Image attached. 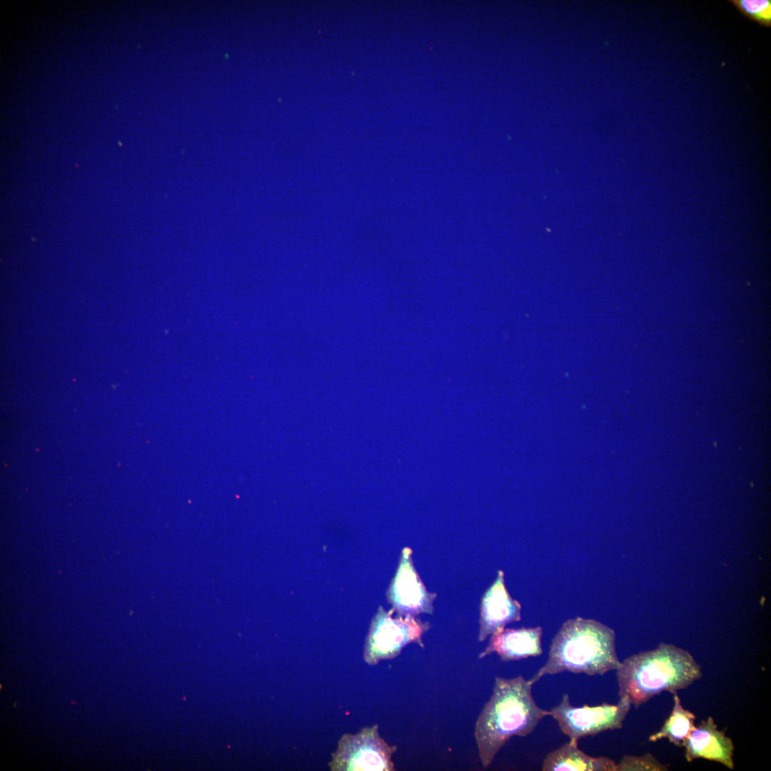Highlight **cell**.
Returning <instances> with one entry per match:
<instances>
[{"label":"cell","mask_w":771,"mask_h":771,"mask_svg":"<svg viewBox=\"0 0 771 771\" xmlns=\"http://www.w3.org/2000/svg\"><path fill=\"white\" fill-rule=\"evenodd\" d=\"M532 685L522 675L495 678L493 694L475 726L479 757L484 767L493 762L513 736L530 735L543 718L550 715L549 711L536 704Z\"/></svg>","instance_id":"1"},{"label":"cell","mask_w":771,"mask_h":771,"mask_svg":"<svg viewBox=\"0 0 771 771\" xmlns=\"http://www.w3.org/2000/svg\"><path fill=\"white\" fill-rule=\"evenodd\" d=\"M620 698L639 707L662 692L685 689L702 676L700 665L686 650L660 643L625 658L616 670Z\"/></svg>","instance_id":"2"},{"label":"cell","mask_w":771,"mask_h":771,"mask_svg":"<svg viewBox=\"0 0 771 771\" xmlns=\"http://www.w3.org/2000/svg\"><path fill=\"white\" fill-rule=\"evenodd\" d=\"M620 665L615 631L593 619L566 620L552 640L545 665L529 680L535 683L546 675L564 671L603 675Z\"/></svg>","instance_id":"3"},{"label":"cell","mask_w":771,"mask_h":771,"mask_svg":"<svg viewBox=\"0 0 771 771\" xmlns=\"http://www.w3.org/2000/svg\"><path fill=\"white\" fill-rule=\"evenodd\" d=\"M393 611L386 612L380 607L372 620L364 649V660L368 665L395 657L411 642L424 647L422 637L430 629V623L411 615L393 618Z\"/></svg>","instance_id":"4"},{"label":"cell","mask_w":771,"mask_h":771,"mask_svg":"<svg viewBox=\"0 0 771 771\" xmlns=\"http://www.w3.org/2000/svg\"><path fill=\"white\" fill-rule=\"evenodd\" d=\"M630 707L626 698H620L616 705L575 707L570 704L569 695L564 694L560 703L549 712L563 733L578 741L608 730L621 729Z\"/></svg>","instance_id":"5"},{"label":"cell","mask_w":771,"mask_h":771,"mask_svg":"<svg viewBox=\"0 0 771 771\" xmlns=\"http://www.w3.org/2000/svg\"><path fill=\"white\" fill-rule=\"evenodd\" d=\"M396 750L380 736L375 725L343 735L329 765L331 770H394L391 757Z\"/></svg>","instance_id":"6"},{"label":"cell","mask_w":771,"mask_h":771,"mask_svg":"<svg viewBox=\"0 0 771 771\" xmlns=\"http://www.w3.org/2000/svg\"><path fill=\"white\" fill-rule=\"evenodd\" d=\"M411 555L410 548L403 549L395 576L388 590V599L398 615H432L436 593L426 590L414 568Z\"/></svg>","instance_id":"7"},{"label":"cell","mask_w":771,"mask_h":771,"mask_svg":"<svg viewBox=\"0 0 771 771\" xmlns=\"http://www.w3.org/2000/svg\"><path fill=\"white\" fill-rule=\"evenodd\" d=\"M685 757L688 762L696 759H705L719 762L727 768L734 769L735 747L731 738L724 730L718 729L710 716L695 726L683 743Z\"/></svg>","instance_id":"8"},{"label":"cell","mask_w":771,"mask_h":771,"mask_svg":"<svg viewBox=\"0 0 771 771\" xmlns=\"http://www.w3.org/2000/svg\"><path fill=\"white\" fill-rule=\"evenodd\" d=\"M520 611L521 605L511 598L505 588L504 573L498 570L496 579L481 600L478 640L484 641L509 623L520 621Z\"/></svg>","instance_id":"9"},{"label":"cell","mask_w":771,"mask_h":771,"mask_svg":"<svg viewBox=\"0 0 771 771\" xmlns=\"http://www.w3.org/2000/svg\"><path fill=\"white\" fill-rule=\"evenodd\" d=\"M543 628H521L502 629L493 635L485 649L478 657L496 652L503 662L537 657L543 652L541 638Z\"/></svg>","instance_id":"10"},{"label":"cell","mask_w":771,"mask_h":771,"mask_svg":"<svg viewBox=\"0 0 771 771\" xmlns=\"http://www.w3.org/2000/svg\"><path fill=\"white\" fill-rule=\"evenodd\" d=\"M578 740H570L549 752L542 765L543 771H615L616 763L607 757H592L578 748Z\"/></svg>","instance_id":"11"},{"label":"cell","mask_w":771,"mask_h":771,"mask_svg":"<svg viewBox=\"0 0 771 771\" xmlns=\"http://www.w3.org/2000/svg\"><path fill=\"white\" fill-rule=\"evenodd\" d=\"M673 701L674 705L670 715L661 728L649 737V741L654 742L666 738L675 746L682 747L695 727V714L682 707L677 692L673 693Z\"/></svg>","instance_id":"12"},{"label":"cell","mask_w":771,"mask_h":771,"mask_svg":"<svg viewBox=\"0 0 771 771\" xmlns=\"http://www.w3.org/2000/svg\"><path fill=\"white\" fill-rule=\"evenodd\" d=\"M745 16L762 26L771 27V0H730Z\"/></svg>","instance_id":"13"},{"label":"cell","mask_w":771,"mask_h":771,"mask_svg":"<svg viewBox=\"0 0 771 771\" xmlns=\"http://www.w3.org/2000/svg\"><path fill=\"white\" fill-rule=\"evenodd\" d=\"M667 767L659 762L650 754L643 756H625L618 764L616 770H667Z\"/></svg>","instance_id":"14"}]
</instances>
